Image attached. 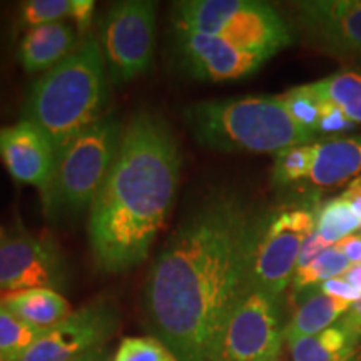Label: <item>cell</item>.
Returning <instances> with one entry per match:
<instances>
[{
  "label": "cell",
  "mask_w": 361,
  "mask_h": 361,
  "mask_svg": "<svg viewBox=\"0 0 361 361\" xmlns=\"http://www.w3.org/2000/svg\"><path fill=\"white\" fill-rule=\"evenodd\" d=\"M264 216L236 192H211L161 247L144 284V313L179 361H218Z\"/></svg>",
  "instance_id": "1"
},
{
  "label": "cell",
  "mask_w": 361,
  "mask_h": 361,
  "mask_svg": "<svg viewBox=\"0 0 361 361\" xmlns=\"http://www.w3.org/2000/svg\"><path fill=\"white\" fill-rule=\"evenodd\" d=\"M180 154L171 126L139 111L89 214V243L102 273H124L147 259L178 192Z\"/></svg>",
  "instance_id": "2"
},
{
  "label": "cell",
  "mask_w": 361,
  "mask_h": 361,
  "mask_svg": "<svg viewBox=\"0 0 361 361\" xmlns=\"http://www.w3.org/2000/svg\"><path fill=\"white\" fill-rule=\"evenodd\" d=\"M106 102V61L99 40L89 34L69 57L35 80L24 119L42 129L59 151L102 119Z\"/></svg>",
  "instance_id": "3"
},
{
  "label": "cell",
  "mask_w": 361,
  "mask_h": 361,
  "mask_svg": "<svg viewBox=\"0 0 361 361\" xmlns=\"http://www.w3.org/2000/svg\"><path fill=\"white\" fill-rule=\"evenodd\" d=\"M184 119L194 141L214 151L278 154L318 142L293 119L279 96L196 102L184 111Z\"/></svg>",
  "instance_id": "4"
},
{
  "label": "cell",
  "mask_w": 361,
  "mask_h": 361,
  "mask_svg": "<svg viewBox=\"0 0 361 361\" xmlns=\"http://www.w3.org/2000/svg\"><path fill=\"white\" fill-rule=\"evenodd\" d=\"M124 128L107 116L57 151L56 166L40 194L51 223L78 218L92 206L119 151Z\"/></svg>",
  "instance_id": "5"
},
{
  "label": "cell",
  "mask_w": 361,
  "mask_h": 361,
  "mask_svg": "<svg viewBox=\"0 0 361 361\" xmlns=\"http://www.w3.org/2000/svg\"><path fill=\"white\" fill-rule=\"evenodd\" d=\"M174 29L223 39L266 59L291 44V29L276 8L255 0H186L173 8Z\"/></svg>",
  "instance_id": "6"
},
{
  "label": "cell",
  "mask_w": 361,
  "mask_h": 361,
  "mask_svg": "<svg viewBox=\"0 0 361 361\" xmlns=\"http://www.w3.org/2000/svg\"><path fill=\"white\" fill-rule=\"evenodd\" d=\"M316 211L284 207L268 213L252 250L247 288L281 296L296 273L301 247L314 231Z\"/></svg>",
  "instance_id": "7"
},
{
  "label": "cell",
  "mask_w": 361,
  "mask_h": 361,
  "mask_svg": "<svg viewBox=\"0 0 361 361\" xmlns=\"http://www.w3.org/2000/svg\"><path fill=\"white\" fill-rule=\"evenodd\" d=\"M101 47L114 84L129 82L149 69L154 56L156 6L124 0L111 6L101 24Z\"/></svg>",
  "instance_id": "8"
},
{
  "label": "cell",
  "mask_w": 361,
  "mask_h": 361,
  "mask_svg": "<svg viewBox=\"0 0 361 361\" xmlns=\"http://www.w3.org/2000/svg\"><path fill=\"white\" fill-rule=\"evenodd\" d=\"M283 340L279 296L247 288L226 324L218 361H274Z\"/></svg>",
  "instance_id": "9"
},
{
  "label": "cell",
  "mask_w": 361,
  "mask_h": 361,
  "mask_svg": "<svg viewBox=\"0 0 361 361\" xmlns=\"http://www.w3.org/2000/svg\"><path fill=\"white\" fill-rule=\"evenodd\" d=\"M69 273L61 250L51 238L27 231L0 236V291L16 293L35 288L61 290Z\"/></svg>",
  "instance_id": "10"
},
{
  "label": "cell",
  "mask_w": 361,
  "mask_h": 361,
  "mask_svg": "<svg viewBox=\"0 0 361 361\" xmlns=\"http://www.w3.org/2000/svg\"><path fill=\"white\" fill-rule=\"evenodd\" d=\"M121 316L111 301H94L49 328L20 361H71L104 346L116 335Z\"/></svg>",
  "instance_id": "11"
},
{
  "label": "cell",
  "mask_w": 361,
  "mask_h": 361,
  "mask_svg": "<svg viewBox=\"0 0 361 361\" xmlns=\"http://www.w3.org/2000/svg\"><path fill=\"white\" fill-rule=\"evenodd\" d=\"M296 22L306 37L331 56L361 57V0L295 2Z\"/></svg>",
  "instance_id": "12"
},
{
  "label": "cell",
  "mask_w": 361,
  "mask_h": 361,
  "mask_svg": "<svg viewBox=\"0 0 361 361\" xmlns=\"http://www.w3.org/2000/svg\"><path fill=\"white\" fill-rule=\"evenodd\" d=\"M176 51L184 71L201 80H236L251 75L268 59L243 51L214 35L176 29Z\"/></svg>",
  "instance_id": "13"
},
{
  "label": "cell",
  "mask_w": 361,
  "mask_h": 361,
  "mask_svg": "<svg viewBox=\"0 0 361 361\" xmlns=\"http://www.w3.org/2000/svg\"><path fill=\"white\" fill-rule=\"evenodd\" d=\"M0 159L13 179L42 191L56 166L57 147L42 129L22 119L0 128Z\"/></svg>",
  "instance_id": "14"
},
{
  "label": "cell",
  "mask_w": 361,
  "mask_h": 361,
  "mask_svg": "<svg viewBox=\"0 0 361 361\" xmlns=\"http://www.w3.org/2000/svg\"><path fill=\"white\" fill-rule=\"evenodd\" d=\"M78 30L69 22L29 29L19 47V61L27 72H47L79 47Z\"/></svg>",
  "instance_id": "15"
},
{
  "label": "cell",
  "mask_w": 361,
  "mask_h": 361,
  "mask_svg": "<svg viewBox=\"0 0 361 361\" xmlns=\"http://www.w3.org/2000/svg\"><path fill=\"white\" fill-rule=\"evenodd\" d=\"M361 176V135L333 137L314 142L310 183L331 188Z\"/></svg>",
  "instance_id": "16"
},
{
  "label": "cell",
  "mask_w": 361,
  "mask_h": 361,
  "mask_svg": "<svg viewBox=\"0 0 361 361\" xmlns=\"http://www.w3.org/2000/svg\"><path fill=\"white\" fill-rule=\"evenodd\" d=\"M0 305L6 306L24 323L44 331L56 326L72 313L69 301L61 293L47 288L6 293Z\"/></svg>",
  "instance_id": "17"
},
{
  "label": "cell",
  "mask_w": 361,
  "mask_h": 361,
  "mask_svg": "<svg viewBox=\"0 0 361 361\" xmlns=\"http://www.w3.org/2000/svg\"><path fill=\"white\" fill-rule=\"evenodd\" d=\"M303 293V300L295 310L290 323L284 326V336H316L333 326L340 316H345L351 303L336 300L319 290L318 286L308 288Z\"/></svg>",
  "instance_id": "18"
},
{
  "label": "cell",
  "mask_w": 361,
  "mask_h": 361,
  "mask_svg": "<svg viewBox=\"0 0 361 361\" xmlns=\"http://www.w3.org/2000/svg\"><path fill=\"white\" fill-rule=\"evenodd\" d=\"M293 361H343L360 343L338 324L316 336H284Z\"/></svg>",
  "instance_id": "19"
},
{
  "label": "cell",
  "mask_w": 361,
  "mask_h": 361,
  "mask_svg": "<svg viewBox=\"0 0 361 361\" xmlns=\"http://www.w3.org/2000/svg\"><path fill=\"white\" fill-rule=\"evenodd\" d=\"M310 87L323 101L335 104L351 123L361 126V71H340L311 82Z\"/></svg>",
  "instance_id": "20"
},
{
  "label": "cell",
  "mask_w": 361,
  "mask_h": 361,
  "mask_svg": "<svg viewBox=\"0 0 361 361\" xmlns=\"http://www.w3.org/2000/svg\"><path fill=\"white\" fill-rule=\"evenodd\" d=\"M361 231V221L346 197L338 196L316 209L314 233L328 246Z\"/></svg>",
  "instance_id": "21"
},
{
  "label": "cell",
  "mask_w": 361,
  "mask_h": 361,
  "mask_svg": "<svg viewBox=\"0 0 361 361\" xmlns=\"http://www.w3.org/2000/svg\"><path fill=\"white\" fill-rule=\"evenodd\" d=\"M44 333L0 305V361H20Z\"/></svg>",
  "instance_id": "22"
},
{
  "label": "cell",
  "mask_w": 361,
  "mask_h": 361,
  "mask_svg": "<svg viewBox=\"0 0 361 361\" xmlns=\"http://www.w3.org/2000/svg\"><path fill=\"white\" fill-rule=\"evenodd\" d=\"M351 268L350 259L343 255L336 245L324 250L318 258H314L305 268H298L293 283H295L296 291L308 290V288L319 286V284L328 281V279L340 278Z\"/></svg>",
  "instance_id": "23"
},
{
  "label": "cell",
  "mask_w": 361,
  "mask_h": 361,
  "mask_svg": "<svg viewBox=\"0 0 361 361\" xmlns=\"http://www.w3.org/2000/svg\"><path fill=\"white\" fill-rule=\"evenodd\" d=\"M314 161V142L293 146L278 152L273 166V180L279 186L308 179Z\"/></svg>",
  "instance_id": "24"
},
{
  "label": "cell",
  "mask_w": 361,
  "mask_h": 361,
  "mask_svg": "<svg viewBox=\"0 0 361 361\" xmlns=\"http://www.w3.org/2000/svg\"><path fill=\"white\" fill-rule=\"evenodd\" d=\"M288 112L301 128L313 133L318 137L319 119H322L323 99L310 87V84L298 85L279 96Z\"/></svg>",
  "instance_id": "25"
},
{
  "label": "cell",
  "mask_w": 361,
  "mask_h": 361,
  "mask_svg": "<svg viewBox=\"0 0 361 361\" xmlns=\"http://www.w3.org/2000/svg\"><path fill=\"white\" fill-rule=\"evenodd\" d=\"M112 361H179L164 343L154 336L124 338Z\"/></svg>",
  "instance_id": "26"
},
{
  "label": "cell",
  "mask_w": 361,
  "mask_h": 361,
  "mask_svg": "<svg viewBox=\"0 0 361 361\" xmlns=\"http://www.w3.org/2000/svg\"><path fill=\"white\" fill-rule=\"evenodd\" d=\"M72 17V0H29L20 6V24L29 29Z\"/></svg>",
  "instance_id": "27"
},
{
  "label": "cell",
  "mask_w": 361,
  "mask_h": 361,
  "mask_svg": "<svg viewBox=\"0 0 361 361\" xmlns=\"http://www.w3.org/2000/svg\"><path fill=\"white\" fill-rule=\"evenodd\" d=\"M358 126L351 123L343 112L338 109L335 104L323 101V109H322V119H319V128H318V137H324L329 135V139L336 137L340 134H346L355 130Z\"/></svg>",
  "instance_id": "28"
},
{
  "label": "cell",
  "mask_w": 361,
  "mask_h": 361,
  "mask_svg": "<svg viewBox=\"0 0 361 361\" xmlns=\"http://www.w3.org/2000/svg\"><path fill=\"white\" fill-rule=\"evenodd\" d=\"M96 4L92 0H72V22L75 24L79 37H87V30L94 17Z\"/></svg>",
  "instance_id": "29"
},
{
  "label": "cell",
  "mask_w": 361,
  "mask_h": 361,
  "mask_svg": "<svg viewBox=\"0 0 361 361\" xmlns=\"http://www.w3.org/2000/svg\"><path fill=\"white\" fill-rule=\"evenodd\" d=\"M318 288L324 293V295L336 298V300L346 301V303H351V305H355L356 301L361 300L360 293L355 291L353 288H351L350 284L343 279V276L328 279V281L319 284Z\"/></svg>",
  "instance_id": "30"
},
{
  "label": "cell",
  "mask_w": 361,
  "mask_h": 361,
  "mask_svg": "<svg viewBox=\"0 0 361 361\" xmlns=\"http://www.w3.org/2000/svg\"><path fill=\"white\" fill-rule=\"evenodd\" d=\"M338 326H341L346 333L351 336V340L355 343H360L361 340V300L351 306L343 318L338 323Z\"/></svg>",
  "instance_id": "31"
},
{
  "label": "cell",
  "mask_w": 361,
  "mask_h": 361,
  "mask_svg": "<svg viewBox=\"0 0 361 361\" xmlns=\"http://www.w3.org/2000/svg\"><path fill=\"white\" fill-rule=\"evenodd\" d=\"M343 255L350 259L351 264L361 263V233H356L353 236L345 238L343 241L336 243Z\"/></svg>",
  "instance_id": "32"
},
{
  "label": "cell",
  "mask_w": 361,
  "mask_h": 361,
  "mask_svg": "<svg viewBox=\"0 0 361 361\" xmlns=\"http://www.w3.org/2000/svg\"><path fill=\"white\" fill-rule=\"evenodd\" d=\"M341 196L346 197V200L350 201V204L353 206L356 216H358L361 221V176H358V178L351 180L350 186L346 188V191L343 192Z\"/></svg>",
  "instance_id": "33"
},
{
  "label": "cell",
  "mask_w": 361,
  "mask_h": 361,
  "mask_svg": "<svg viewBox=\"0 0 361 361\" xmlns=\"http://www.w3.org/2000/svg\"><path fill=\"white\" fill-rule=\"evenodd\" d=\"M71 361H112L109 350L106 346H99V348H94L87 351V353L78 356V358L71 360Z\"/></svg>",
  "instance_id": "34"
},
{
  "label": "cell",
  "mask_w": 361,
  "mask_h": 361,
  "mask_svg": "<svg viewBox=\"0 0 361 361\" xmlns=\"http://www.w3.org/2000/svg\"><path fill=\"white\" fill-rule=\"evenodd\" d=\"M343 279H345V281L348 283L355 291H358L361 296V263L351 264V268L343 274Z\"/></svg>",
  "instance_id": "35"
},
{
  "label": "cell",
  "mask_w": 361,
  "mask_h": 361,
  "mask_svg": "<svg viewBox=\"0 0 361 361\" xmlns=\"http://www.w3.org/2000/svg\"><path fill=\"white\" fill-rule=\"evenodd\" d=\"M343 361H361V343Z\"/></svg>",
  "instance_id": "36"
},
{
  "label": "cell",
  "mask_w": 361,
  "mask_h": 361,
  "mask_svg": "<svg viewBox=\"0 0 361 361\" xmlns=\"http://www.w3.org/2000/svg\"><path fill=\"white\" fill-rule=\"evenodd\" d=\"M2 234H4V231H2V228H0V236H2Z\"/></svg>",
  "instance_id": "37"
},
{
  "label": "cell",
  "mask_w": 361,
  "mask_h": 361,
  "mask_svg": "<svg viewBox=\"0 0 361 361\" xmlns=\"http://www.w3.org/2000/svg\"><path fill=\"white\" fill-rule=\"evenodd\" d=\"M274 361H283V360H281V358H276V360H274Z\"/></svg>",
  "instance_id": "38"
},
{
  "label": "cell",
  "mask_w": 361,
  "mask_h": 361,
  "mask_svg": "<svg viewBox=\"0 0 361 361\" xmlns=\"http://www.w3.org/2000/svg\"><path fill=\"white\" fill-rule=\"evenodd\" d=\"M0 300H2V295H0Z\"/></svg>",
  "instance_id": "39"
}]
</instances>
